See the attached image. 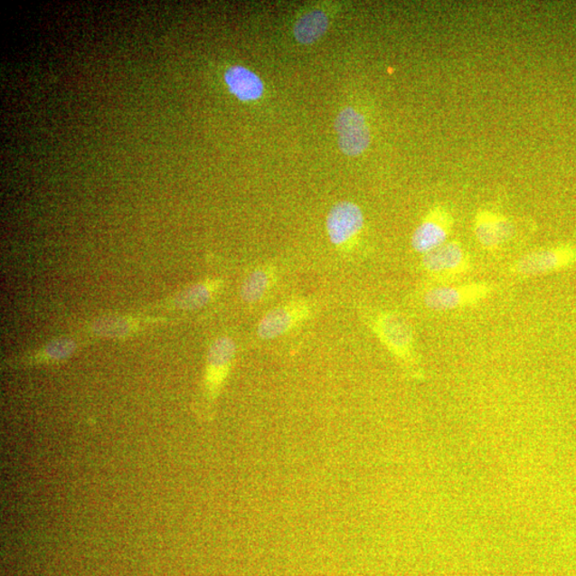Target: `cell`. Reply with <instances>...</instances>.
I'll return each instance as SVG.
<instances>
[{
	"label": "cell",
	"mask_w": 576,
	"mask_h": 576,
	"mask_svg": "<svg viewBox=\"0 0 576 576\" xmlns=\"http://www.w3.org/2000/svg\"><path fill=\"white\" fill-rule=\"evenodd\" d=\"M235 342L228 336L219 337L209 349L206 359L205 375L198 413L200 418L210 420L212 410L227 379L235 358Z\"/></svg>",
	"instance_id": "obj_1"
},
{
	"label": "cell",
	"mask_w": 576,
	"mask_h": 576,
	"mask_svg": "<svg viewBox=\"0 0 576 576\" xmlns=\"http://www.w3.org/2000/svg\"><path fill=\"white\" fill-rule=\"evenodd\" d=\"M373 332L390 353L396 356L408 370L419 376L414 352V335L411 326L400 314L379 312L368 318Z\"/></svg>",
	"instance_id": "obj_2"
},
{
	"label": "cell",
	"mask_w": 576,
	"mask_h": 576,
	"mask_svg": "<svg viewBox=\"0 0 576 576\" xmlns=\"http://www.w3.org/2000/svg\"><path fill=\"white\" fill-rule=\"evenodd\" d=\"M313 305L307 299H294L272 308L260 320L257 335L263 341L275 340V338L287 335L297 326L306 322L311 317Z\"/></svg>",
	"instance_id": "obj_3"
},
{
	"label": "cell",
	"mask_w": 576,
	"mask_h": 576,
	"mask_svg": "<svg viewBox=\"0 0 576 576\" xmlns=\"http://www.w3.org/2000/svg\"><path fill=\"white\" fill-rule=\"evenodd\" d=\"M421 266L437 280H453L470 270L471 259L460 242L449 241L424 254Z\"/></svg>",
	"instance_id": "obj_4"
},
{
	"label": "cell",
	"mask_w": 576,
	"mask_h": 576,
	"mask_svg": "<svg viewBox=\"0 0 576 576\" xmlns=\"http://www.w3.org/2000/svg\"><path fill=\"white\" fill-rule=\"evenodd\" d=\"M326 224L332 245L347 249L364 227V212L354 202H338L332 206Z\"/></svg>",
	"instance_id": "obj_5"
},
{
	"label": "cell",
	"mask_w": 576,
	"mask_h": 576,
	"mask_svg": "<svg viewBox=\"0 0 576 576\" xmlns=\"http://www.w3.org/2000/svg\"><path fill=\"white\" fill-rule=\"evenodd\" d=\"M491 293L492 287L486 283L435 288L425 293L424 304L432 311L456 310V308L478 304Z\"/></svg>",
	"instance_id": "obj_6"
},
{
	"label": "cell",
	"mask_w": 576,
	"mask_h": 576,
	"mask_svg": "<svg viewBox=\"0 0 576 576\" xmlns=\"http://www.w3.org/2000/svg\"><path fill=\"white\" fill-rule=\"evenodd\" d=\"M338 147L350 157L361 156L371 144L370 128L365 117L352 107L343 109L335 121Z\"/></svg>",
	"instance_id": "obj_7"
},
{
	"label": "cell",
	"mask_w": 576,
	"mask_h": 576,
	"mask_svg": "<svg viewBox=\"0 0 576 576\" xmlns=\"http://www.w3.org/2000/svg\"><path fill=\"white\" fill-rule=\"evenodd\" d=\"M576 260L572 247H557L534 251L522 257L512 267V271L519 276H537L543 273L566 269Z\"/></svg>",
	"instance_id": "obj_8"
},
{
	"label": "cell",
	"mask_w": 576,
	"mask_h": 576,
	"mask_svg": "<svg viewBox=\"0 0 576 576\" xmlns=\"http://www.w3.org/2000/svg\"><path fill=\"white\" fill-rule=\"evenodd\" d=\"M453 227V217L443 209L432 210L417 229L411 239L415 252L426 254L447 242Z\"/></svg>",
	"instance_id": "obj_9"
},
{
	"label": "cell",
	"mask_w": 576,
	"mask_h": 576,
	"mask_svg": "<svg viewBox=\"0 0 576 576\" xmlns=\"http://www.w3.org/2000/svg\"><path fill=\"white\" fill-rule=\"evenodd\" d=\"M474 231L480 245L486 250H496L502 243L512 239L514 225L507 218L485 211L477 213Z\"/></svg>",
	"instance_id": "obj_10"
},
{
	"label": "cell",
	"mask_w": 576,
	"mask_h": 576,
	"mask_svg": "<svg viewBox=\"0 0 576 576\" xmlns=\"http://www.w3.org/2000/svg\"><path fill=\"white\" fill-rule=\"evenodd\" d=\"M230 91L243 102H250L263 97L264 84L260 77L247 68L235 65L224 75Z\"/></svg>",
	"instance_id": "obj_11"
},
{
	"label": "cell",
	"mask_w": 576,
	"mask_h": 576,
	"mask_svg": "<svg viewBox=\"0 0 576 576\" xmlns=\"http://www.w3.org/2000/svg\"><path fill=\"white\" fill-rule=\"evenodd\" d=\"M277 279V269L269 263L260 265L246 277L241 297L247 305L258 304L269 294Z\"/></svg>",
	"instance_id": "obj_12"
},
{
	"label": "cell",
	"mask_w": 576,
	"mask_h": 576,
	"mask_svg": "<svg viewBox=\"0 0 576 576\" xmlns=\"http://www.w3.org/2000/svg\"><path fill=\"white\" fill-rule=\"evenodd\" d=\"M329 27V19L323 11L314 10L296 22L294 34L301 44H311L322 38Z\"/></svg>",
	"instance_id": "obj_13"
},
{
	"label": "cell",
	"mask_w": 576,
	"mask_h": 576,
	"mask_svg": "<svg viewBox=\"0 0 576 576\" xmlns=\"http://www.w3.org/2000/svg\"><path fill=\"white\" fill-rule=\"evenodd\" d=\"M218 285V281L194 284L178 294L175 298V306L183 310H197V308L203 307L211 301Z\"/></svg>",
	"instance_id": "obj_14"
},
{
	"label": "cell",
	"mask_w": 576,
	"mask_h": 576,
	"mask_svg": "<svg viewBox=\"0 0 576 576\" xmlns=\"http://www.w3.org/2000/svg\"><path fill=\"white\" fill-rule=\"evenodd\" d=\"M129 329V324L121 317H104L93 324L95 334L106 337L126 336Z\"/></svg>",
	"instance_id": "obj_15"
},
{
	"label": "cell",
	"mask_w": 576,
	"mask_h": 576,
	"mask_svg": "<svg viewBox=\"0 0 576 576\" xmlns=\"http://www.w3.org/2000/svg\"><path fill=\"white\" fill-rule=\"evenodd\" d=\"M75 344L73 341L62 338V340L52 341L45 348V356L51 360H64L74 353Z\"/></svg>",
	"instance_id": "obj_16"
}]
</instances>
